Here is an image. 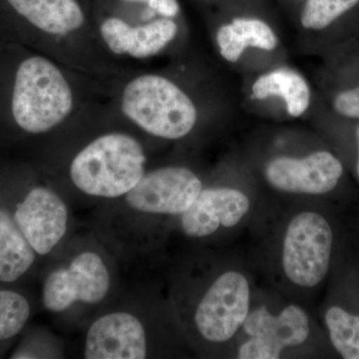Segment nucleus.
<instances>
[{"instance_id": "f257e3e1", "label": "nucleus", "mask_w": 359, "mask_h": 359, "mask_svg": "<svg viewBox=\"0 0 359 359\" xmlns=\"http://www.w3.org/2000/svg\"><path fill=\"white\" fill-rule=\"evenodd\" d=\"M202 190V182L188 168L163 167L146 172L129 193L110 201L101 237L124 250L142 222L152 217H181Z\"/></svg>"}, {"instance_id": "f03ea898", "label": "nucleus", "mask_w": 359, "mask_h": 359, "mask_svg": "<svg viewBox=\"0 0 359 359\" xmlns=\"http://www.w3.org/2000/svg\"><path fill=\"white\" fill-rule=\"evenodd\" d=\"M102 238V237H101ZM78 243L44 276L41 301L56 316L103 308L115 287V264L106 241Z\"/></svg>"}, {"instance_id": "7ed1b4c3", "label": "nucleus", "mask_w": 359, "mask_h": 359, "mask_svg": "<svg viewBox=\"0 0 359 359\" xmlns=\"http://www.w3.org/2000/svg\"><path fill=\"white\" fill-rule=\"evenodd\" d=\"M145 150L135 137L121 132L101 135L71 161L70 181L80 193L106 201L129 193L146 173Z\"/></svg>"}, {"instance_id": "20e7f679", "label": "nucleus", "mask_w": 359, "mask_h": 359, "mask_svg": "<svg viewBox=\"0 0 359 359\" xmlns=\"http://www.w3.org/2000/svg\"><path fill=\"white\" fill-rule=\"evenodd\" d=\"M72 89L62 71L47 58L25 59L16 71L11 99L14 121L29 134L57 127L72 112Z\"/></svg>"}, {"instance_id": "39448f33", "label": "nucleus", "mask_w": 359, "mask_h": 359, "mask_svg": "<svg viewBox=\"0 0 359 359\" xmlns=\"http://www.w3.org/2000/svg\"><path fill=\"white\" fill-rule=\"evenodd\" d=\"M121 108L139 128L168 140L187 136L197 122L190 97L159 75H141L130 81L123 91Z\"/></svg>"}, {"instance_id": "423d86ee", "label": "nucleus", "mask_w": 359, "mask_h": 359, "mask_svg": "<svg viewBox=\"0 0 359 359\" xmlns=\"http://www.w3.org/2000/svg\"><path fill=\"white\" fill-rule=\"evenodd\" d=\"M82 355L86 359L151 358V330L136 297L101 309L85 332Z\"/></svg>"}, {"instance_id": "0eeeda50", "label": "nucleus", "mask_w": 359, "mask_h": 359, "mask_svg": "<svg viewBox=\"0 0 359 359\" xmlns=\"http://www.w3.org/2000/svg\"><path fill=\"white\" fill-rule=\"evenodd\" d=\"M332 228L313 212L292 219L283 242V271L299 287H316L327 276L332 248Z\"/></svg>"}, {"instance_id": "6e6552de", "label": "nucleus", "mask_w": 359, "mask_h": 359, "mask_svg": "<svg viewBox=\"0 0 359 359\" xmlns=\"http://www.w3.org/2000/svg\"><path fill=\"white\" fill-rule=\"evenodd\" d=\"M250 285L237 271L219 276L198 302L193 323L203 339L224 342L244 325L249 314Z\"/></svg>"}, {"instance_id": "1a4fd4ad", "label": "nucleus", "mask_w": 359, "mask_h": 359, "mask_svg": "<svg viewBox=\"0 0 359 359\" xmlns=\"http://www.w3.org/2000/svg\"><path fill=\"white\" fill-rule=\"evenodd\" d=\"M11 210L18 228L37 256L50 255L67 236L69 209L63 198L49 187H32Z\"/></svg>"}, {"instance_id": "9d476101", "label": "nucleus", "mask_w": 359, "mask_h": 359, "mask_svg": "<svg viewBox=\"0 0 359 359\" xmlns=\"http://www.w3.org/2000/svg\"><path fill=\"white\" fill-rule=\"evenodd\" d=\"M342 173L340 161L327 151L304 158H276L266 168V180L276 190L308 195H323L334 190Z\"/></svg>"}, {"instance_id": "9b49d317", "label": "nucleus", "mask_w": 359, "mask_h": 359, "mask_svg": "<svg viewBox=\"0 0 359 359\" xmlns=\"http://www.w3.org/2000/svg\"><path fill=\"white\" fill-rule=\"evenodd\" d=\"M250 210V200L235 189H203L181 216V228L188 237L204 238L221 226L240 223Z\"/></svg>"}, {"instance_id": "f8f14e48", "label": "nucleus", "mask_w": 359, "mask_h": 359, "mask_svg": "<svg viewBox=\"0 0 359 359\" xmlns=\"http://www.w3.org/2000/svg\"><path fill=\"white\" fill-rule=\"evenodd\" d=\"M100 32L113 53L147 58L159 53L175 39L178 25L167 18L138 26L130 25L121 18H109L103 21Z\"/></svg>"}, {"instance_id": "ddd939ff", "label": "nucleus", "mask_w": 359, "mask_h": 359, "mask_svg": "<svg viewBox=\"0 0 359 359\" xmlns=\"http://www.w3.org/2000/svg\"><path fill=\"white\" fill-rule=\"evenodd\" d=\"M243 325L250 337H259L282 351L304 344L309 334L308 316L297 306H287L278 316L262 306L248 314Z\"/></svg>"}, {"instance_id": "4468645a", "label": "nucleus", "mask_w": 359, "mask_h": 359, "mask_svg": "<svg viewBox=\"0 0 359 359\" xmlns=\"http://www.w3.org/2000/svg\"><path fill=\"white\" fill-rule=\"evenodd\" d=\"M20 16L41 32L70 34L85 23L83 9L77 0H7Z\"/></svg>"}, {"instance_id": "2eb2a0df", "label": "nucleus", "mask_w": 359, "mask_h": 359, "mask_svg": "<svg viewBox=\"0 0 359 359\" xmlns=\"http://www.w3.org/2000/svg\"><path fill=\"white\" fill-rule=\"evenodd\" d=\"M37 254L14 219L13 210L0 204V283H14L29 273Z\"/></svg>"}, {"instance_id": "dca6fc26", "label": "nucleus", "mask_w": 359, "mask_h": 359, "mask_svg": "<svg viewBox=\"0 0 359 359\" xmlns=\"http://www.w3.org/2000/svg\"><path fill=\"white\" fill-rule=\"evenodd\" d=\"M252 90V95L259 100L273 96L282 97L287 112L292 117L304 114L311 102V90L306 80L299 73L287 68L259 77Z\"/></svg>"}, {"instance_id": "f3484780", "label": "nucleus", "mask_w": 359, "mask_h": 359, "mask_svg": "<svg viewBox=\"0 0 359 359\" xmlns=\"http://www.w3.org/2000/svg\"><path fill=\"white\" fill-rule=\"evenodd\" d=\"M325 323L337 353L346 359H359V316L332 306L325 313Z\"/></svg>"}, {"instance_id": "a211bd4d", "label": "nucleus", "mask_w": 359, "mask_h": 359, "mask_svg": "<svg viewBox=\"0 0 359 359\" xmlns=\"http://www.w3.org/2000/svg\"><path fill=\"white\" fill-rule=\"evenodd\" d=\"M32 316V304L20 292L0 289V342L21 334Z\"/></svg>"}, {"instance_id": "6ab92c4d", "label": "nucleus", "mask_w": 359, "mask_h": 359, "mask_svg": "<svg viewBox=\"0 0 359 359\" xmlns=\"http://www.w3.org/2000/svg\"><path fill=\"white\" fill-rule=\"evenodd\" d=\"M358 2L359 0H308L302 9V25L308 29H323Z\"/></svg>"}, {"instance_id": "aec40b11", "label": "nucleus", "mask_w": 359, "mask_h": 359, "mask_svg": "<svg viewBox=\"0 0 359 359\" xmlns=\"http://www.w3.org/2000/svg\"><path fill=\"white\" fill-rule=\"evenodd\" d=\"M231 25L242 35L248 46L271 51L278 45V39L271 27L264 21L250 18H236Z\"/></svg>"}, {"instance_id": "412c9836", "label": "nucleus", "mask_w": 359, "mask_h": 359, "mask_svg": "<svg viewBox=\"0 0 359 359\" xmlns=\"http://www.w3.org/2000/svg\"><path fill=\"white\" fill-rule=\"evenodd\" d=\"M217 41L222 56L230 62L238 61L248 47L241 33L231 23L219 27L217 33Z\"/></svg>"}, {"instance_id": "4be33fe9", "label": "nucleus", "mask_w": 359, "mask_h": 359, "mask_svg": "<svg viewBox=\"0 0 359 359\" xmlns=\"http://www.w3.org/2000/svg\"><path fill=\"white\" fill-rule=\"evenodd\" d=\"M283 351L259 337H250L238 349L241 359H276Z\"/></svg>"}, {"instance_id": "5701e85b", "label": "nucleus", "mask_w": 359, "mask_h": 359, "mask_svg": "<svg viewBox=\"0 0 359 359\" xmlns=\"http://www.w3.org/2000/svg\"><path fill=\"white\" fill-rule=\"evenodd\" d=\"M334 107L344 117L359 119V86L339 93L335 97Z\"/></svg>"}, {"instance_id": "b1692460", "label": "nucleus", "mask_w": 359, "mask_h": 359, "mask_svg": "<svg viewBox=\"0 0 359 359\" xmlns=\"http://www.w3.org/2000/svg\"><path fill=\"white\" fill-rule=\"evenodd\" d=\"M129 2H145L155 13L163 18H174L178 15L180 6L177 0H125Z\"/></svg>"}, {"instance_id": "393cba45", "label": "nucleus", "mask_w": 359, "mask_h": 359, "mask_svg": "<svg viewBox=\"0 0 359 359\" xmlns=\"http://www.w3.org/2000/svg\"><path fill=\"white\" fill-rule=\"evenodd\" d=\"M356 141H358V175L359 178V126L358 129H356Z\"/></svg>"}]
</instances>
